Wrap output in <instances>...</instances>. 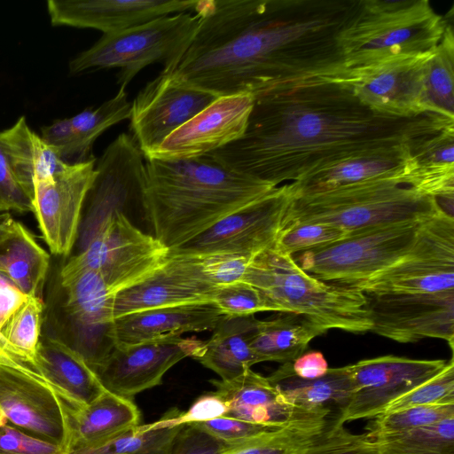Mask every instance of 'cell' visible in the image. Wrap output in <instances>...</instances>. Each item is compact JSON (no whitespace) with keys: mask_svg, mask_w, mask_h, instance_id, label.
Returning a JSON list of instances; mask_svg holds the SVG:
<instances>
[{"mask_svg":"<svg viewBox=\"0 0 454 454\" xmlns=\"http://www.w3.org/2000/svg\"><path fill=\"white\" fill-rule=\"evenodd\" d=\"M407 142L366 151L317 170L289 184L291 193L293 196L310 194L380 178L403 184L402 176L409 156Z\"/></svg>","mask_w":454,"mask_h":454,"instance_id":"cell-27","label":"cell"},{"mask_svg":"<svg viewBox=\"0 0 454 454\" xmlns=\"http://www.w3.org/2000/svg\"><path fill=\"white\" fill-rule=\"evenodd\" d=\"M344 425L330 420L303 454H380L378 442L367 432L355 434Z\"/></svg>","mask_w":454,"mask_h":454,"instance_id":"cell-43","label":"cell"},{"mask_svg":"<svg viewBox=\"0 0 454 454\" xmlns=\"http://www.w3.org/2000/svg\"><path fill=\"white\" fill-rule=\"evenodd\" d=\"M33 368L71 410L88 406L106 391L84 358L60 337L41 338Z\"/></svg>","mask_w":454,"mask_h":454,"instance_id":"cell-26","label":"cell"},{"mask_svg":"<svg viewBox=\"0 0 454 454\" xmlns=\"http://www.w3.org/2000/svg\"><path fill=\"white\" fill-rule=\"evenodd\" d=\"M0 149L15 178L32 198L35 181L52 176L68 166L30 129L24 116L0 132Z\"/></svg>","mask_w":454,"mask_h":454,"instance_id":"cell-29","label":"cell"},{"mask_svg":"<svg viewBox=\"0 0 454 454\" xmlns=\"http://www.w3.org/2000/svg\"><path fill=\"white\" fill-rule=\"evenodd\" d=\"M292 200L288 184L228 215L187 243L170 250L253 256L273 247Z\"/></svg>","mask_w":454,"mask_h":454,"instance_id":"cell-11","label":"cell"},{"mask_svg":"<svg viewBox=\"0 0 454 454\" xmlns=\"http://www.w3.org/2000/svg\"><path fill=\"white\" fill-rule=\"evenodd\" d=\"M183 426L148 431H141L137 427L99 447L67 454H144L169 445Z\"/></svg>","mask_w":454,"mask_h":454,"instance_id":"cell-42","label":"cell"},{"mask_svg":"<svg viewBox=\"0 0 454 454\" xmlns=\"http://www.w3.org/2000/svg\"><path fill=\"white\" fill-rule=\"evenodd\" d=\"M210 382L227 407L224 417L280 427L295 419L331 413L330 408L307 411L288 404L267 377L251 368L232 380Z\"/></svg>","mask_w":454,"mask_h":454,"instance_id":"cell-25","label":"cell"},{"mask_svg":"<svg viewBox=\"0 0 454 454\" xmlns=\"http://www.w3.org/2000/svg\"><path fill=\"white\" fill-rule=\"evenodd\" d=\"M145 174L143 213L154 238L169 249L183 246L275 188L208 154L146 160Z\"/></svg>","mask_w":454,"mask_h":454,"instance_id":"cell-3","label":"cell"},{"mask_svg":"<svg viewBox=\"0 0 454 454\" xmlns=\"http://www.w3.org/2000/svg\"><path fill=\"white\" fill-rule=\"evenodd\" d=\"M447 23L427 0H361L340 37L346 67L355 79L380 65L433 52Z\"/></svg>","mask_w":454,"mask_h":454,"instance_id":"cell-5","label":"cell"},{"mask_svg":"<svg viewBox=\"0 0 454 454\" xmlns=\"http://www.w3.org/2000/svg\"><path fill=\"white\" fill-rule=\"evenodd\" d=\"M204 344L194 336H179L114 347L92 370L106 391L131 398L161 384L164 374L179 361L196 359Z\"/></svg>","mask_w":454,"mask_h":454,"instance_id":"cell-14","label":"cell"},{"mask_svg":"<svg viewBox=\"0 0 454 454\" xmlns=\"http://www.w3.org/2000/svg\"><path fill=\"white\" fill-rule=\"evenodd\" d=\"M200 21L196 12H184L159 17L145 23L103 35L69 62L71 74L90 70L120 68L118 83L126 87L144 67L163 65L162 73L173 70L191 43Z\"/></svg>","mask_w":454,"mask_h":454,"instance_id":"cell-8","label":"cell"},{"mask_svg":"<svg viewBox=\"0 0 454 454\" xmlns=\"http://www.w3.org/2000/svg\"><path fill=\"white\" fill-rule=\"evenodd\" d=\"M329 415L293 419L280 428L237 445H227L221 454H303L323 433Z\"/></svg>","mask_w":454,"mask_h":454,"instance_id":"cell-34","label":"cell"},{"mask_svg":"<svg viewBox=\"0 0 454 454\" xmlns=\"http://www.w3.org/2000/svg\"><path fill=\"white\" fill-rule=\"evenodd\" d=\"M409 156L402 183L435 198L453 215L454 119L439 116L407 142Z\"/></svg>","mask_w":454,"mask_h":454,"instance_id":"cell-21","label":"cell"},{"mask_svg":"<svg viewBox=\"0 0 454 454\" xmlns=\"http://www.w3.org/2000/svg\"><path fill=\"white\" fill-rule=\"evenodd\" d=\"M33 213V198L17 181L0 149V214Z\"/></svg>","mask_w":454,"mask_h":454,"instance_id":"cell-51","label":"cell"},{"mask_svg":"<svg viewBox=\"0 0 454 454\" xmlns=\"http://www.w3.org/2000/svg\"><path fill=\"white\" fill-rule=\"evenodd\" d=\"M43 309L42 299L29 297L2 332L15 356L31 368L42 337Z\"/></svg>","mask_w":454,"mask_h":454,"instance_id":"cell-38","label":"cell"},{"mask_svg":"<svg viewBox=\"0 0 454 454\" xmlns=\"http://www.w3.org/2000/svg\"><path fill=\"white\" fill-rule=\"evenodd\" d=\"M254 97H219L172 132L145 160H176L208 154L239 138L252 111Z\"/></svg>","mask_w":454,"mask_h":454,"instance_id":"cell-19","label":"cell"},{"mask_svg":"<svg viewBox=\"0 0 454 454\" xmlns=\"http://www.w3.org/2000/svg\"><path fill=\"white\" fill-rule=\"evenodd\" d=\"M14 286L12 282H10L8 280V278L6 277H4L1 272H0V286Z\"/></svg>","mask_w":454,"mask_h":454,"instance_id":"cell-57","label":"cell"},{"mask_svg":"<svg viewBox=\"0 0 454 454\" xmlns=\"http://www.w3.org/2000/svg\"><path fill=\"white\" fill-rule=\"evenodd\" d=\"M436 116L384 115L363 104L350 82L312 81L254 96L242 136L208 155L277 187L356 154L403 144Z\"/></svg>","mask_w":454,"mask_h":454,"instance_id":"cell-2","label":"cell"},{"mask_svg":"<svg viewBox=\"0 0 454 454\" xmlns=\"http://www.w3.org/2000/svg\"><path fill=\"white\" fill-rule=\"evenodd\" d=\"M0 249V272L27 296L42 299L50 254L33 233L17 221L15 236Z\"/></svg>","mask_w":454,"mask_h":454,"instance_id":"cell-33","label":"cell"},{"mask_svg":"<svg viewBox=\"0 0 454 454\" xmlns=\"http://www.w3.org/2000/svg\"><path fill=\"white\" fill-rule=\"evenodd\" d=\"M66 447L12 425L0 427V454H67Z\"/></svg>","mask_w":454,"mask_h":454,"instance_id":"cell-49","label":"cell"},{"mask_svg":"<svg viewBox=\"0 0 454 454\" xmlns=\"http://www.w3.org/2000/svg\"><path fill=\"white\" fill-rule=\"evenodd\" d=\"M212 302L228 317L276 311L275 307L259 289L242 280L218 286Z\"/></svg>","mask_w":454,"mask_h":454,"instance_id":"cell-44","label":"cell"},{"mask_svg":"<svg viewBox=\"0 0 454 454\" xmlns=\"http://www.w3.org/2000/svg\"><path fill=\"white\" fill-rule=\"evenodd\" d=\"M0 409L12 425L68 450L70 409L38 373L0 363Z\"/></svg>","mask_w":454,"mask_h":454,"instance_id":"cell-17","label":"cell"},{"mask_svg":"<svg viewBox=\"0 0 454 454\" xmlns=\"http://www.w3.org/2000/svg\"><path fill=\"white\" fill-rule=\"evenodd\" d=\"M227 407L215 393L210 392L200 396L186 411L173 409L160 419L147 425H139L138 429L148 431L179 425L192 424L210 420L225 415Z\"/></svg>","mask_w":454,"mask_h":454,"instance_id":"cell-46","label":"cell"},{"mask_svg":"<svg viewBox=\"0 0 454 454\" xmlns=\"http://www.w3.org/2000/svg\"><path fill=\"white\" fill-rule=\"evenodd\" d=\"M258 319L247 317H226L205 341L203 350L196 358L202 365L215 372L222 380H232L260 360L251 348Z\"/></svg>","mask_w":454,"mask_h":454,"instance_id":"cell-30","label":"cell"},{"mask_svg":"<svg viewBox=\"0 0 454 454\" xmlns=\"http://www.w3.org/2000/svg\"><path fill=\"white\" fill-rule=\"evenodd\" d=\"M16 223L10 213L0 214V247L15 236Z\"/></svg>","mask_w":454,"mask_h":454,"instance_id":"cell-55","label":"cell"},{"mask_svg":"<svg viewBox=\"0 0 454 454\" xmlns=\"http://www.w3.org/2000/svg\"><path fill=\"white\" fill-rule=\"evenodd\" d=\"M374 439L380 454H454V417Z\"/></svg>","mask_w":454,"mask_h":454,"instance_id":"cell-36","label":"cell"},{"mask_svg":"<svg viewBox=\"0 0 454 454\" xmlns=\"http://www.w3.org/2000/svg\"><path fill=\"white\" fill-rule=\"evenodd\" d=\"M327 332L302 316L283 313L270 320H258L251 348L261 362H293L309 343Z\"/></svg>","mask_w":454,"mask_h":454,"instance_id":"cell-32","label":"cell"},{"mask_svg":"<svg viewBox=\"0 0 454 454\" xmlns=\"http://www.w3.org/2000/svg\"><path fill=\"white\" fill-rule=\"evenodd\" d=\"M225 317L208 301L152 309L114 318L110 337L114 347H126L186 333L214 331Z\"/></svg>","mask_w":454,"mask_h":454,"instance_id":"cell-24","label":"cell"},{"mask_svg":"<svg viewBox=\"0 0 454 454\" xmlns=\"http://www.w3.org/2000/svg\"><path fill=\"white\" fill-rule=\"evenodd\" d=\"M215 286L200 277L184 254L169 250L165 263L142 282L113 298V317L195 302H212Z\"/></svg>","mask_w":454,"mask_h":454,"instance_id":"cell-23","label":"cell"},{"mask_svg":"<svg viewBox=\"0 0 454 454\" xmlns=\"http://www.w3.org/2000/svg\"><path fill=\"white\" fill-rule=\"evenodd\" d=\"M291 369L300 379L315 380L325 375L330 368L320 351H309L291 362Z\"/></svg>","mask_w":454,"mask_h":454,"instance_id":"cell-52","label":"cell"},{"mask_svg":"<svg viewBox=\"0 0 454 454\" xmlns=\"http://www.w3.org/2000/svg\"><path fill=\"white\" fill-rule=\"evenodd\" d=\"M450 417H454V403L415 406L380 414L365 430L375 438L429 426Z\"/></svg>","mask_w":454,"mask_h":454,"instance_id":"cell-39","label":"cell"},{"mask_svg":"<svg viewBox=\"0 0 454 454\" xmlns=\"http://www.w3.org/2000/svg\"><path fill=\"white\" fill-rule=\"evenodd\" d=\"M28 296L20 291L15 286H0V332L13 315L26 303Z\"/></svg>","mask_w":454,"mask_h":454,"instance_id":"cell-53","label":"cell"},{"mask_svg":"<svg viewBox=\"0 0 454 454\" xmlns=\"http://www.w3.org/2000/svg\"><path fill=\"white\" fill-rule=\"evenodd\" d=\"M350 231L323 223H296L280 231L272 248L294 256L310 249L322 247L345 239Z\"/></svg>","mask_w":454,"mask_h":454,"instance_id":"cell-40","label":"cell"},{"mask_svg":"<svg viewBox=\"0 0 454 454\" xmlns=\"http://www.w3.org/2000/svg\"><path fill=\"white\" fill-rule=\"evenodd\" d=\"M8 423L7 418L4 411L0 409V427Z\"/></svg>","mask_w":454,"mask_h":454,"instance_id":"cell-58","label":"cell"},{"mask_svg":"<svg viewBox=\"0 0 454 454\" xmlns=\"http://www.w3.org/2000/svg\"><path fill=\"white\" fill-rule=\"evenodd\" d=\"M454 35L447 23L442 39L432 53L425 75L427 112L454 119Z\"/></svg>","mask_w":454,"mask_h":454,"instance_id":"cell-35","label":"cell"},{"mask_svg":"<svg viewBox=\"0 0 454 454\" xmlns=\"http://www.w3.org/2000/svg\"><path fill=\"white\" fill-rule=\"evenodd\" d=\"M370 332L400 343L432 338L454 347V291L364 294Z\"/></svg>","mask_w":454,"mask_h":454,"instance_id":"cell-12","label":"cell"},{"mask_svg":"<svg viewBox=\"0 0 454 454\" xmlns=\"http://www.w3.org/2000/svg\"><path fill=\"white\" fill-rule=\"evenodd\" d=\"M433 52L396 59L358 74L350 83L355 94L363 104L384 115L410 118L428 113L424 83Z\"/></svg>","mask_w":454,"mask_h":454,"instance_id":"cell-20","label":"cell"},{"mask_svg":"<svg viewBox=\"0 0 454 454\" xmlns=\"http://www.w3.org/2000/svg\"><path fill=\"white\" fill-rule=\"evenodd\" d=\"M424 220L355 230L341 240L294 258L304 271L319 280L352 286L398 261L411 247Z\"/></svg>","mask_w":454,"mask_h":454,"instance_id":"cell-9","label":"cell"},{"mask_svg":"<svg viewBox=\"0 0 454 454\" xmlns=\"http://www.w3.org/2000/svg\"><path fill=\"white\" fill-rule=\"evenodd\" d=\"M131 102L128 100L126 87L120 86L117 93L97 108H86L69 118L83 152L92 154L96 139L112 126L129 120Z\"/></svg>","mask_w":454,"mask_h":454,"instance_id":"cell-37","label":"cell"},{"mask_svg":"<svg viewBox=\"0 0 454 454\" xmlns=\"http://www.w3.org/2000/svg\"><path fill=\"white\" fill-rule=\"evenodd\" d=\"M225 446L200 427L185 424L173 438L169 454H221Z\"/></svg>","mask_w":454,"mask_h":454,"instance_id":"cell-50","label":"cell"},{"mask_svg":"<svg viewBox=\"0 0 454 454\" xmlns=\"http://www.w3.org/2000/svg\"><path fill=\"white\" fill-rule=\"evenodd\" d=\"M96 158L34 183L33 213L44 242L67 256L78 238L82 207L96 176Z\"/></svg>","mask_w":454,"mask_h":454,"instance_id":"cell-15","label":"cell"},{"mask_svg":"<svg viewBox=\"0 0 454 454\" xmlns=\"http://www.w3.org/2000/svg\"><path fill=\"white\" fill-rule=\"evenodd\" d=\"M170 444L166 446V447H163V448H160V449H157V450H151V451H148V452L144 453V454H169Z\"/></svg>","mask_w":454,"mask_h":454,"instance_id":"cell-56","label":"cell"},{"mask_svg":"<svg viewBox=\"0 0 454 454\" xmlns=\"http://www.w3.org/2000/svg\"><path fill=\"white\" fill-rule=\"evenodd\" d=\"M68 452L99 447L140 425V411L131 398L105 391L88 406L70 410Z\"/></svg>","mask_w":454,"mask_h":454,"instance_id":"cell-28","label":"cell"},{"mask_svg":"<svg viewBox=\"0 0 454 454\" xmlns=\"http://www.w3.org/2000/svg\"><path fill=\"white\" fill-rule=\"evenodd\" d=\"M442 208L438 200L389 178L374 179L329 191L293 196L283 227L323 223L347 231L424 220Z\"/></svg>","mask_w":454,"mask_h":454,"instance_id":"cell-6","label":"cell"},{"mask_svg":"<svg viewBox=\"0 0 454 454\" xmlns=\"http://www.w3.org/2000/svg\"><path fill=\"white\" fill-rule=\"evenodd\" d=\"M0 363L14 367L16 369L27 372H36L33 368L25 363L21 362L12 353L7 340H5L3 333L0 332Z\"/></svg>","mask_w":454,"mask_h":454,"instance_id":"cell-54","label":"cell"},{"mask_svg":"<svg viewBox=\"0 0 454 454\" xmlns=\"http://www.w3.org/2000/svg\"><path fill=\"white\" fill-rule=\"evenodd\" d=\"M217 98L160 73L131 103L129 128L144 157Z\"/></svg>","mask_w":454,"mask_h":454,"instance_id":"cell-16","label":"cell"},{"mask_svg":"<svg viewBox=\"0 0 454 454\" xmlns=\"http://www.w3.org/2000/svg\"><path fill=\"white\" fill-rule=\"evenodd\" d=\"M242 281L259 289L276 311L302 316L326 331L364 333L372 329L362 291L319 280L304 271L294 256L272 247L251 257Z\"/></svg>","mask_w":454,"mask_h":454,"instance_id":"cell-4","label":"cell"},{"mask_svg":"<svg viewBox=\"0 0 454 454\" xmlns=\"http://www.w3.org/2000/svg\"><path fill=\"white\" fill-rule=\"evenodd\" d=\"M42 138L67 165H77L95 159L82 149L69 118L54 121L41 129Z\"/></svg>","mask_w":454,"mask_h":454,"instance_id":"cell-47","label":"cell"},{"mask_svg":"<svg viewBox=\"0 0 454 454\" xmlns=\"http://www.w3.org/2000/svg\"><path fill=\"white\" fill-rule=\"evenodd\" d=\"M181 254L197 270L202 278L215 286L229 285L242 280L252 257L249 255L228 254Z\"/></svg>","mask_w":454,"mask_h":454,"instance_id":"cell-45","label":"cell"},{"mask_svg":"<svg viewBox=\"0 0 454 454\" xmlns=\"http://www.w3.org/2000/svg\"><path fill=\"white\" fill-rule=\"evenodd\" d=\"M80 250L60 270V282L83 270L98 272L112 294L152 276L167 261L169 248L137 228L123 211L83 225Z\"/></svg>","mask_w":454,"mask_h":454,"instance_id":"cell-7","label":"cell"},{"mask_svg":"<svg viewBox=\"0 0 454 454\" xmlns=\"http://www.w3.org/2000/svg\"><path fill=\"white\" fill-rule=\"evenodd\" d=\"M361 0H199V27L169 73L216 97L354 79L340 37Z\"/></svg>","mask_w":454,"mask_h":454,"instance_id":"cell-1","label":"cell"},{"mask_svg":"<svg viewBox=\"0 0 454 454\" xmlns=\"http://www.w3.org/2000/svg\"><path fill=\"white\" fill-rule=\"evenodd\" d=\"M192 425L200 427L227 445L240 444L283 427L256 424L224 416Z\"/></svg>","mask_w":454,"mask_h":454,"instance_id":"cell-48","label":"cell"},{"mask_svg":"<svg viewBox=\"0 0 454 454\" xmlns=\"http://www.w3.org/2000/svg\"><path fill=\"white\" fill-rule=\"evenodd\" d=\"M267 378L288 404L307 411L327 409L329 404L340 409L356 392L347 365L330 368L315 380H302L293 373L291 362H287Z\"/></svg>","mask_w":454,"mask_h":454,"instance_id":"cell-31","label":"cell"},{"mask_svg":"<svg viewBox=\"0 0 454 454\" xmlns=\"http://www.w3.org/2000/svg\"><path fill=\"white\" fill-rule=\"evenodd\" d=\"M60 284L66 293L65 327L71 337L67 344L93 369L114 348L110 337L114 294L91 270H81Z\"/></svg>","mask_w":454,"mask_h":454,"instance_id":"cell-18","label":"cell"},{"mask_svg":"<svg viewBox=\"0 0 454 454\" xmlns=\"http://www.w3.org/2000/svg\"><path fill=\"white\" fill-rule=\"evenodd\" d=\"M364 294L454 291V217L443 209L424 220L409 250L372 278L352 286Z\"/></svg>","mask_w":454,"mask_h":454,"instance_id":"cell-10","label":"cell"},{"mask_svg":"<svg viewBox=\"0 0 454 454\" xmlns=\"http://www.w3.org/2000/svg\"><path fill=\"white\" fill-rule=\"evenodd\" d=\"M447 362L387 355L347 365L356 392L335 420L346 424L373 419L390 402L437 374Z\"/></svg>","mask_w":454,"mask_h":454,"instance_id":"cell-13","label":"cell"},{"mask_svg":"<svg viewBox=\"0 0 454 454\" xmlns=\"http://www.w3.org/2000/svg\"><path fill=\"white\" fill-rule=\"evenodd\" d=\"M199 0H49L52 26L93 28L115 33L151 20L194 12Z\"/></svg>","mask_w":454,"mask_h":454,"instance_id":"cell-22","label":"cell"},{"mask_svg":"<svg viewBox=\"0 0 454 454\" xmlns=\"http://www.w3.org/2000/svg\"><path fill=\"white\" fill-rule=\"evenodd\" d=\"M450 403H454L453 357L434 377L387 404L382 413H390L415 406Z\"/></svg>","mask_w":454,"mask_h":454,"instance_id":"cell-41","label":"cell"}]
</instances>
